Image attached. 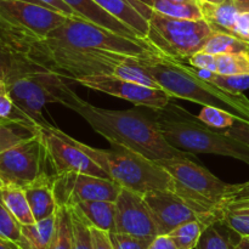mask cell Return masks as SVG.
<instances>
[{"label": "cell", "instance_id": "6da1fadb", "mask_svg": "<svg viewBox=\"0 0 249 249\" xmlns=\"http://www.w3.org/2000/svg\"><path fill=\"white\" fill-rule=\"evenodd\" d=\"M74 112L111 145L123 146L152 162L190 156L165 140L155 119L135 109L112 111L95 107L83 100Z\"/></svg>", "mask_w": 249, "mask_h": 249}, {"label": "cell", "instance_id": "7a4b0ae2", "mask_svg": "<svg viewBox=\"0 0 249 249\" xmlns=\"http://www.w3.org/2000/svg\"><path fill=\"white\" fill-rule=\"evenodd\" d=\"M140 63L172 97L203 106L218 107L249 124V99L243 92H231L197 77L189 66L165 56L141 58Z\"/></svg>", "mask_w": 249, "mask_h": 249}, {"label": "cell", "instance_id": "3957f363", "mask_svg": "<svg viewBox=\"0 0 249 249\" xmlns=\"http://www.w3.org/2000/svg\"><path fill=\"white\" fill-rule=\"evenodd\" d=\"M153 119L165 140L182 152L196 155L225 156L249 164V146L223 130L213 129L202 123L197 117L177 105H168L163 109H152Z\"/></svg>", "mask_w": 249, "mask_h": 249}, {"label": "cell", "instance_id": "277c9868", "mask_svg": "<svg viewBox=\"0 0 249 249\" xmlns=\"http://www.w3.org/2000/svg\"><path fill=\"white\" fill-rule=\"evenodd\" d=\"M50 129L87 153L108 175L109 179L116 181L122 187H126L141 195L158 190L173 191L172 177L158 163L152 162L123 146L112 145V148L109 150L94 148L87 143L74 140L56 126L51 125Z\"/></svg>", "mask_w": 249, "mask_h": 249}, {"label": "cell", "instance_id": "5b68a950", "mask_svg": "<svg viewBox=\"0 0 249 249\" xmlns=\"http://www.w3.org/2000/svg\"><path fill=\"white\" fill-rule=\"evenodd\" d=\"M173 179V191L191 206L204 226L220 223L221 207L233 185L226 184L189 157L158 162Z\"/></svg>", "mask_w": 249, "mask_h": 249}, {"label": "cell", "instance_id": "8992f818", "mask_svg": "<svg viewBox=\"0 0 249 249\" xmlns=\"http://www.w3.org/2000/svg\"><path fill=\"white\" fill-rule=\"evenodd\" d=\"M7 92L24 119L44 128L50 125L41 116V109L46 105L61 104L74 111L83 101L60 73L48 70L38 62L31 72L7 85Z\"/></svg>", "mask_w": 249, "mask_h": 249}, {"label": "cell", "instance_id": "52a82bcc", "mask_svg": "<svg viewBox=\"0 0 249 249\" xmlns=\"http://www.w3.org/2000/svg\"><path fill=\"white\" fill-rule=\"evenodd\" d=\"M39 40L53 46L105 50L139 58L163 56L147 39L121 36L80 17H67L60 27Z\"/></svg>", "mask_w": 249, "mask_h": 249}, {"label": "cell", "instance_id": "ba28073f", "mask_svg": "<svg viewBox=\"0 0 249 249\" xmlns=\"http://www.w3.org/2000/svg\"><path fill=\"white\" fill-rule=\"evenodd\" d=\"M213 32L203 18H173L153 11L148 18L146 39L163 56L181 62L202 51Z\"/></svg>", "mask_w": 249, "mask_h": 249}, {"label": "cell", "instance_id": "9c48e42d", "mask_svg": "<svg viewBox=\"0 0 249 249\" xmlns=\"http://www.w3.org/2000/svg\"><path fill=\"white\" fill-rule=\"evenodd\" d=\"M46 155L40 131L0 151V179L24 189L46 172Z\"/></svg>", "mask_w": 249, "mask_h": 249}, {"label": "cell", "instance_id": "30bf717a", "mask_svg": "<svg viewBox=\"0 0 249 249\" xmlns=\"http://www.w3.org/2000/svg\"><path fill=\"white\" fill-rule=\"evenodd\" d=\"M67 17L43 5L21 0H0V26L34 39H44Z\"/></svg>", "mask_w": 249, "mask_h": 249}, {"label": "cell", "instance_id": "8fae6325", "mask_svg": "<svg viewBox=\"0 0 249 249\" xmlns=\"http://www.w3.org/2000/svg\"><path fill=\"white\" fill-rule=\"evenodd\" d=\"M39 126L44 147H45L46 164L50 168L53 177L66 174H89L100 178H108V175L79 147L57 135L50 129Z\"/></svg>", "mask_w": 249, "mask_h": 249}, {"label": "cell", "instance_id": "7c38bea8", "mask_svg": "<svg viewBox=\"0 0 249 249\" xmlns=\"http://www.w3.org/2000/svg\"><path fill=\"white\" fill-rule=\"evenodd\" d=\"M122 186L109 178L89 174L53 177V194L57 206H75L80 202H116Z\"/></svg>", "mask_w": 249, "mask_h": 249}, {"label": "cell", "instance_id": "4fadbf2b", "mask_svg": "<svg viewBox=\"0 0 249 249\" xmlns=\"http://www.w3.org/2000/svg\"><path fill=\"white\" fill-rule=\"evenodd\" d=\"M74 82L89 89L126 100L136 106L147 107L150 109L165 108L173 99L169 92L164 89L128 82L116 75H91L78 78Z\"/></svg>", "mask_w": 249, "mask_h": 249}, {"label": "cell", "instance_id": "5bb4252c", "mask_svg": "<svg viewBox=\"0 0 249 249\" xmlns=\"http://www.w3.org/2000/svg\"><path fill=\"white\" fill-rule=\"evenodd\" d=\"M143 238H155L157 226L143 195L122 187L116 199V231Z\"/></svg>", "mask_w": 249, "mask_h": 249}, {"label": "cell", "instance_id": "9a60e30c", "mask_svg": "<svg viewBox=\"0 0 249 249\" xmlns=\"http://www.w3.org/2000/svg\"><path fill=\"white\" fill-rule=\"evenodd\" d=\"M143 198L152 214L158 235H169L181 224L199 220V216L191 206L172 190L148 192L143 195Z\"/></svg>", "mask_w": 249, "mask_h": 249}, {"label": "cell", "instance_id": "2e32d148", "mask_svg": "<svg viewBox=\"0 0 249 249\" xmlns=\"http://www.w3.org/2000/svg\"><path fill=\"white\" fill-rule=\"evenodd\" d=\"M21 36L0 26V79L10 85L36 67Z\"/></svg>", "mask_w": 249, "mask_h": 249}, {"label": "cell", "instance_id": "e0dca14e", "mask_svg": "<svg viewBox=\"0 0 249 249\" xmlns=\"http://www.w3.org/2000/svg\"><path fill=\"white\" fill-rule=\"evenodd\" d=\"M23 190L36 221L43 220L56 213L58 206L53 194V175L44 173Z\"/></svg>", "mask_w": 249, "mask_h": 249}, {"label": "cell", "instance_id": "ac0fdd59", "mask_svg": "<svg viewBox=\"0 0 249 249\" xmlns=\"http://www.w3.org/2000/svg\"><path fill=\"white\" fill-rule=\"evenodd\" d=\"M73 11L77 14L78 17L87 21L92 22L95 24L109 29V31L118 33L121 36H130L135 38L136 33L131 28H129L126 24L117 19L108 12L99 6L96 2L92 0H63Z\"/></svg>", "mask_w": 249, "mask_h": 249}, {"label": "cell", "instance_id": "d6986e66", "mask_svg": "<svg viewBox=\"0 0 249 249\" xmlns=\"http://www.w3.org/2000/svg\"><path fill=\"white\" fill-rule=\"evenodd\" d=\"M101 9L133 29L140 38L146 39L148 32V19H146L131 0H92Z\"/></svg>", "mask_w": 249, "mask_h": 249}, {"label": "cell", "instance_id": "ffe728a7", "mask_svg": "<svg viewBox=\"0 0 249 249\" xmlns=\"http://www.w3.org/2000/svg\"><path fill=\"white\" fill-rule=\"evenodd\" d=\"M201 7L204 21L212 27L213 31L232 34L236 19L241 14V9L233 0H225L223 4H209L197 1ZM233 36V34H232Z\"/></svg>", "mask_w": 249, "mask_h": 249}, {"label": "cell", "instance_id": "44dd1931", "mask_svg": "<svg viewBox=\"0 0 249 249\" xmlns=\"http://www.w3.org/2000/svg\"><path fill=\"white\" fill-rule=\"evenodd\" d=\"M56 215L29 225H22L21 237L17 246L19 249H48L55 232Z\"/></svg>", "mask_w": 249, "mask_h": 249}, {"label": "cell", "instance_id": "7402d4cb", "mask_svg": "<svg viewBox=\"0 0 249 249\" xmlns=\"http://www.w3.org/2000/svg\"><path fill=\"white\" fill-rule=\"evenodd\" d=\"M88 223L107 232L116 231V202L89 201L75 204Z\"/></svg>", "mask_w": 249, "mask_h": 249}, {"label": "cell", "instance_id": "603a6c76", "mask_svg": "<svg viewBox=\"0 0 249 249\" xmlns=\"http://www.w3.org/2000/svg\"><path fill=\"white\" fill-rule=\"evenodd\" d=\"M1 198L5 206L14 214L15 218L19 221L21 225H29L36 223L33 213L29 207L26 192L22 187L15 185H6L4 189L0 190Z\"/></svg>", "mask_w": 249, "mask_h": 249}, {"label": "cell", "instance_id": "cb8c5ba5", "mask_svg": "<svg viewBox=\"0 0 249 249\" xmlns=\"http://www.w3.org/2000/svg\"><path fill=\"white\" fill-rule=\"evenodd\" d=\"M153 11L168 17L180 19H202L201 7L197 0L173 1V0H153Z\"/></svg>", "mask_w": 249, "mask_h": 249}, {"label": "cell", "instance_id": "d4e9b609", "mask_svg": "<svg viewBox=\"0 0 249 249\" xmlns=\"http://www.w3.org/2000/svg\"><path fill=\"white\" fill-rule=\"evenodd\" d=\"M55 215V232L48 249H73V224L71 208L68 206H58Z\"/></svg>", "mask_w": 249, "mask_h": 249}, {"label": "cell", "instance_id": "484cf974", "mask_svg": "<svg viewBox=\"0 0 249 249\" xmlns=\"http://www.w3.org/2000/svg\"><path fill=\"white\" fill-rule=\"evenodd\" d=\"M202 51L212 53V55H223V53H249V43L241 40L237 36L230 33L214 31L211 38L204 44Z\"/></svg>", "mask_w": 249, "mask_h": 249}, {"label": "cell", "instance_id": "4316f807", "mask_svg": "<svg viewBox=\"0 0 249 249\" xmlns=\"http://www.w3.org/2000/svg\"><path fill=\"white\" fill-rule=\"evenodd\" d=\"M216 56V73L223 75L249 74V53H223Z\"/></svg>", "mask_w": 249, "mask_h": 249}, {"label": "cell", "instance_id": "83f0119b", "mask_svg": "<svg viewBox=\"0 0 249 249\" xmlns=\"http://www.w3.org/2000/svg\"><path fill=\"white\" fill-rule=\"evenodd\" d=\"M204 225L199 220H191L181 224L169 233L178 249H194L198 243Z\"/></svg>", "mask_w": 249, "mask_h": 249}, {"label": "cell", "instance_id": "f1b7e54d", "mask_svg": "<svg viewBox=\"0 0 249 249\" xmlns=\"http://www.w3.org/2000/svg\"><path fill=\"white\" fill-rule=\"evenodd\" d=\"M71 208L73 224V249H94L90 224L75 206Z\"/></svg>", "mask_w": 249, "mask_h": 249}, {"label": "cell", "instance_id": "f546056e", "mask_svg": "<svg viewBox=\"0 0 249 249\" xmlns=\"http://www.w3.org/2000/svg\"><path fill=\"white\" fill-rule=\"evenodd\" d=\"M197 118L206 125L213 129H218V130L230 128L236 122L240 121L237 117L233 116L230 112L212 106H203Z\"/></svg>", "mask_w": 249, "mask_h": 249}, {"label": "cell", "instance_id": "4dcf8cb0", "mask_svg": "<svg viewBox=\"0 0 249 249\" xmlns=\"http://www.w3.org/2000/svg\"><path fill=\"white\" fill-rule=\"evenodd\" d=\"M21 229L22 225L5 206L0 194V237L17 243L21 237Z\"/></svg>", "mask_w": 249, "mask_h": 249}, {"label": "cell", "instance_id": "1f68e13d", "mask_svg": "<svg viewBox=\"0 0 249 249\" xmlns=\"http://www.w3.org/2000/svg\"><path fill=\"white\" fill-rule=\"evenodd\" d=\"M215 224L204 226L196 249H232L233 245L215 228Z\"/></svg>", "mask_w": 249, "mask_h": 249}, {"label": "cell", "instance_id": "d6a6232c", "mask_svg": "<svg viewBox=\"0 0 249 249\" xmlns=\"http://www.w3.org/2000/svg\"><path fill=\"white\" fill-rule=\"evenodd\" d=\"M220 223L225 224L229 229L240 235V237H249V208L225 211Z\"/></svg>", "mask_w": 249, "mask_h": 249}, {"label": "cell", "instance_id": "836d02e7", "mask_svg": "<svg viewBox=\"0 0 249 249\" xmlns=\"http://www.w3.org/2000/svg\"><path fill=\"white\" fill-rule=\"evenodd\" d=\"M249 206V181L243 184H235L223 201L221 218L225 211L240 209Z\"/></svg>", "mask_w": 249, "mask_h": 249}, {"label": "cell", "instance_id": "e575fe53", "mask_svg": "<svg viewBox=\"0 0 249 249\" xmlns=\"http://www.w3.org/2000/svg\"><path fill=\"white\" fill-rule=\"evenodd\" d=\"M208 82L218 85L224 90L231 92H243L249 89V74L243 75H223L218 73H212Z\"/></svg>", "mask_w": 249, "mask_h": 249}, {"label": "cell", "instance_id": "d590c367", "mask_svg": "<svg viewBox=\"0 0 249 249\" xmlns=\"http://www.w3.org/2000/svg\"><path fill=\"white\" fill-rule=\"evenodd\" d=\"M109 236L114 249H147L153 240L119 232H109Z\"/></svg>", "mask_w": 249, "mask_h": 249}, {"label": "cell", "instance_id": "8d00e7d4", "mask_svg": "<svg viewBox=\"0 0 249 249\" xmlns=\"http://www.w3.org/2000/svg\"><path fill=\"white\" fill-rule=\"evenodd\" d=\"M14 121V122H28L24 119L17 111L14 101L9 92H0V122ZM31 123V122H28ZM33 124V123H32ZM36 125V124H34Z\"/></svg>", "mask_w": 249, "mask_h": 249}, {"label": "cell", "instance_id": "74e56055", "mask_svg": "<svg viewBox=\"0 0 249 249\" xmlns=\"http://www.w3.org/2000/svg\"><path fill=\"white\" fill-rule=\"evenodd\" d=\"M190 65L194 67L202 68V70L211 71V72L216 73V56L212 53H204V51H198L194 53L189 58Z\"/></svg>", "mask_w": 249, "mask_h": 249}, {"label": "cell", "instance_id": "f35d334b", "mask_svg": "<svg viewBox=\"0 0 249 249\" xmlns=\"http://www.w3.org/2000/svg\"><path fill=\"white\" fill-rule=\"evenodd\" d=\"M224 133L226 135L231 136V138L236 139V140L241 141V142L246 143L249 146V124L245 122L237 121L232 126L228 129H223Z\"/></svg>", "mask_w": 249, "mask_h": 249}, {"label": "cell", "instance_id": "ab89813d", "mask_svg": "<svg viewBox=\"0 0 249 249\" xmlns=\"http://www.w3.org/2000/svg\"><path fill=\"white\" fill-rule=\"evenodd\" d=\"M90 231H91L92 246H94V249H114L109 232L100 230V229L94 228V226L91 225H90Z\"/></svg>", "mask_w": 249, "mask_h": 249}, {"label": "cell", "instance_id": "60d3db41", "mask_svg": "<svg viewBox=\"0 0 249 249\" xmlns=\"http://www.w3.org/2000/svg\"><path fill=\"white\" fill-rule=\"evenodd\" d=\"M232 34L241 40L249 43V11H243L238 15Z\"/></svg>", "mask_w": 249, "mask_h": 249}, {"label": "cell", "instance_id": "b9f144b4", "mask_svg": "<svg viewBox=\"0 0 249 249\" xmlns=\"http://www.w3.org/2000/svg\"><path fill=\"white\" fill-rule=\"evenodd\" d=\"M40 2H43L45 6L50 7V9L55 10V11L61 12V14L66 15L68 17H78L77 14L66 4L63 0H39Z\"/></svg>", "mask_w": 249, "mask_h": 249}, {"label": "cell", "instance_id": "7bdbcfd3", "mask_svg": "<svg viewBox=\"0 0 249 249\" xmlns=\"http://www.w3.org/2000/svg\"><path fill=\"white\" fill-rule=\"evenodd\" d=\"M147 249H178L174 240L169 235H157Z\"/></svg>", "mask_w": 249, "mask_h": 249}, {"label": "cell", "instance_id": "ee69618b", "mask_svg": "<svg viewBox=\"0 0 249 249\" xmlns=\"http://www.w3.org/2000/svg\"><path fill=\"white\" fill-rule=\"evenodd\" d=\"M131 1L135 5L138 11L140 12L146 19L150 18L151 15H152L153 12V0H131Z\"/></svg>", "mask_w": 249, "mask_h": 249}, {"label": "cell", "instance_id": "f6af8a7d", "mask_svg": "<svg viewBox=\"0 0 249 249\" xmlns=\"http://www.w3.org/2000/svg\"><path fill=\"white\" fill-rule=\"evenodd\" d=\"M0 249H19L16 242L0 237Z\"/></svg>", "mask_w": 249, "mask_h": 249}, {"label": "cell", "instance_id": "bcb514c9", "mask_svg": "<svg viewBox=\"0 0 249 249\" xmlns=\"http://www.w3.org/2000/svg\"><path fill=\"white\" fill-rule=\"evenodd\" d=\"M232 249H249V237L247 236L240 237V241L236 245H233Z\"/></svg>", "mask_w": 249, "mask_h": 249}, {"label": "cell", "instance_id": "7dc6e473", "mask_svg": "<svg viewBox=\"0 0 249 249\" xmlns=\"http://www.w3.org/2000/svg\"><path fill=\"white\" fill-rule=\"evenodd\" d=\"M233 1L238 5L242 12L249 11V0H233Z\"/></svg>", "mask_w": 249, "mask_h": 249}, {"label": "cell", "instance_id": "c3c4849f", "mask_svg": "<svg viewBox=\"0 0 249 249\" xmlns=\"http://www.w3.org/2000/svg\"><path fill=\"white\" fill-rule=\"evenodd\" d=\"M197 1H203V2H209V4H223L225 0H197Z\"/></svg>", "mask_w": 249, "mask_h": 249}, {"label": "cell", "instance_id": "681fc988", "mask_svg": "<svg viewBox=\"0 0 249 249\" xmlns=\"http://www.w3.org/2000/svg\"><path fill=\"white\" fill-rule=\"evenodd\" d=\"M7 91V85L6 83L2 79H0V92H6Z\"/></svg>", "mask_w": 249, "mask_h": 249}, {"label": "cell", "instance_id": "f907efd6", "mask_svg": "<svg viewBox=\"0 0 249 249\" xmlns=\"http://www.w3.org/2000/svg\"><path fill=\"white\" fill-rule=\"evenodd\" d=\"M21 1H27V2H33V4H39V5H43V6H45V5L43 4V2H40L39 0H21ZM48 7V6H46ZM50 9V7H49Z\"/></svg>", "mask_w": 249, "mask_h": 249}, {"label": "cell", "instance_id": "816d5d0a", "mask_svg": "<svg viewBox=\"0 0 249 249\" xmlns=\"http://www.w3.org/2000/svg\"><path fill=\"white\" fill-rule=\"evenodd\" d=\"M5 186H6V185H5V182L2 181L1 179H0V190H1V189H4Z\"/></svg>", "mask_w": 249, "mask_h": 249}, {"label": "cell", "instance_id": "f5cc1de1", "mask_svg": "<svg viewBox=\"0 0 249 249\" xmlns=\"http://www.w3.org/2000/svg\"><path fill=\"white\" fill-rule=\"evenodd\" d=\"M173 1H187V0H173Z\"/></svg>", "mask_w": 249, "mask_h": 249}]
</instances>
